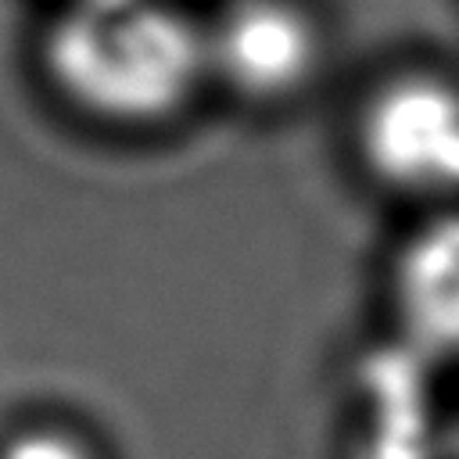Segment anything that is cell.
I'll return each instance as SVG.
<instances>
[{
  "label": "cell",
  "instance_id": "6da1fadb",
  "mask_svg": "<svg viewBox=\"0 0 459 459\" xmlns=\"http://www.w3.org/2000/svg\"><path fill=\"white\" fill-rule=\"evenodd\" d=\"M39 65L79 115L158 126L208 82L204 22L179 0H65L43 29Z\"/></svg>",
  "mask_w": 459,
  "mask_h": 459
},
{
  "label": "cell",
  "instance_id": "7a4b0ae2",
  "mask_svg": "<svg viewBox=\"0 0 459 459\" xmlns=\"http://www.w3.org/2000/svg\"><path fill=\"white\" fill-rule=\"evenodd\" d=\"M355 147L384 190L434 212L459 204V82L437 72L384 79L362 100Z\"/></svg>",
  "mask_w": 459,
  "mask_h": 459
},
{
  "label": "cell",
  "instance_id": "3957f363",
  "mask_svg": "<svg viewBox=\"0 0 459 459\" xmlns=\"http://www.w3.org/2000/svg\"><path fill=\"white\" fill-rule=\"evenodd\" d=\"M208 79L251 104L308 90L323 65V29L301 0H226L204 22Z\"/></svg>",
  "mask_w": 459,
  "mask_h": 459
},
{
  "label": "cell",
  "instance_id": "277c9868",
  "mask_svg": "<svg viewBox=\"0 0 459 459\" xmlns=\"http://www.w3.org/2000/svg\"><path fill=\"white\" fill-rule=\"evenodd\" d=\"M391 305L416 355H459V204L430 212L398 247Z\"/></svg>",
  "mask_w": 459,
  "mask_h": 459
},
{
  "label": "cell",
  "instance_id": "5b68a950",
  "mask_svg": "<svg viewBox=\"0 0 459 459\" xmlns=\"http://www.w3.org/2000/svg\"><path fill=\"white\" fill-rule=\"evenodd\" d=\"M373 398H377V430L369 445V459H427V416L420 398V380L391 359L387 369H373Z\"/></svg>",
  "mask_w": 459,
  "mask_h": 459
},
{
  "label": "cell",
  "instance_id": "8992f818",
  "mask_svg": "<svg viewBox=\"0 0 459 459\" xmlns=\"http://www.w3.org/2000/svg\"><path fill=\"white\" fill-rule=\"evenodd\" d=\"M0 459H93V452L65 430L54 427H32L22 434H11L0 445Z\"/></svg>",
  "mask_w": 459,
  "mask_h": 459
}]
</instances>
